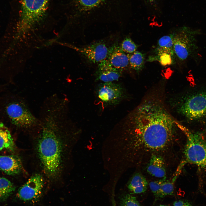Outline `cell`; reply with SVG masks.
I'll return each mask as SVG.
<instances>
[{
    "label": "cell",
    "mask_w": 206,
    "mask_h": 206,
    "mask_svg": "<svg viewBox=\"0 0 206 206\" xmlns=\"http://www.w3.org/2000/svg\"><path fill=\"white\" fill-rule=\"evenodd\" d=\"M163 101L156 96L146 98L126 118L129 146L132 156L140 160L147 153L167 149L179 128Z\"/></svg>",
    "instance_id": "1"
},
{
    "label": "cell",
    "mask_w": 206,
    "mask_h": 206,
    "mask_svg": "<svg viewBox=\"0 0 206 206\" xmlns=\"http://www.w3.org/2000/svg\"><path fill=\"white\" fill-rule=\"evenodd\" d=\"M68 111L64 105L55 102L44 103L40 110L37 149L44 171L50 179L57 177L62 168L63 146L61 137L72 124Z\"/></svg>",
    "instance_id": "2"
},
{
    "label": "cell",
    "mask_w": 206,
    "mask_h": 206,
    "mask_svg": "<svg viewBox=\"0 0 206 206\" xmlns=\"http://www.w3.org/2000/svg\"><path fill=\"white\" fill-rule=\"evenodd\" d=\"M179 112L189 123L206 125V84L195 86L184 95Z\"/></svg>",
    "instance_id": "3"
},
{
    "label": "cell",
    "mask_w": 206,
    "mask_h": 206,
    "mask_svg": "<svg viewBox=\"0 0 206 206\" xmlns=\"http://www.w3.org/2000/svg\"><path fill=\"white\" fill-rule=\"evenodd\" d=\"M177 125L187 138L185 159L179 167L186 163L194 164L206 171V140L201 132L194 131L178 122Z\"/></svg>",
    "instance_id": "4"
},
{
    "label": "cell",
    "mask_w": 206,
    "mask_h": 206,
    "mask_svg": "<svg viewBox=\"0 0 206 206\" xmlns=\"http://www.w3.org/2000/svg\"><path fill=\"white\" fill-rule=\"evenodd\" d=\"M5 112L11 123L17 127L38 131L40 125L39 119L23 99L17 98L8 102L5 106Z\"/></svg>",
    "instance_id": "5"
},
{
    "label": "cell",
    "mask_w": 206,
    "mask_h": 206,
    "mask_svg": "<svg viewBox=\"0 0 206 206\" xmlns=\"http://www.w3.org/2000/svg\"><path fill=\"white\" fill-rule=\"evenodd\" d=\"M199 30L187 27L179 28L174 32V50L175 56L184 62L190 58L198 60L199 47L197 36L200 34Z\"/></svg>",
    "instance_id": "6"
},
{
    "label": "cell",
    "mask_w": 206,
    "mask_h": 206,
    "mask_svg": "<svg viewBox=\"0 0 206 206\" xmlns=\"http://www.w3.org/2000/svg\"><path fill=\"white\" fill-rule=\"evenodd\" d=\"M50 0H21L18 24L24 30L37 24L45 15Z\"/></svg>",
    "instance_id": "7"
},
{
    "label": "cell",
    "mask_w": 206,
    "mask_h": 206,
    "mask_svg": "<svg viewBox=\"0 0 206 206\" xmlns=\"http://www.w3.org/2000/svg\"><path fill=\"white\" fill-rule=\"evenodd\" d=\"M95 93L98 100L106 106L117 105L126 96L122 86L114 82L100 83L96 88Z\"/></svg>",
    "instance_id": "8"
},
{
    "label": "cell",
    "mask_w": 206,
    "mask_h": 206,
    "mask_svg": "<svg viewBox=\"0 0 206 206\" xmlns=\"http://www.w3.org/2000/svg\"><path fill=\"white\" fill-rule=\"evenodd\" d=\"M44 186L43 177L39 174H36L19 188L17 196L23 201H36L41 196Z\"/></svg>",
    "instance_id": "9"
},
{
    "label": "cell",
    "mask_w": 206,
    "mask_h": 206,
    "mask_svg": "<svg viewBox=\"0 0 206 206\" xmlns=\"http://www.w3.org/2000/svg\"><path fill=\"white\" fill-rule=\"evenodd\" d=\"M74 48L90 62L94 64H99L107 59L109 50L106 45L101 42Z\"/></svg>",
    "instance_id": "10"
},
{
    "label": "cell",
    "mask_w": 206,
    "mask_h": 206,
    "mask_svg": "<svg viewBox=\"0 0 206 206\" xmlns=\"http://www.w3.org/2000/svg\"><path fill=\"white\" fill-rule=\"evenodd\" d=\"M121 71L114 68L108 60L106 59L99 64L95 73L96 80L102 82L117 81L121 76Z\"/></svg>",
    "instance_id": "11"
},
{
    "label": "cell",
    "mask_w": 206,
    "mask_h": 206,
    "mask_svg": "<svg viewBox=\"0 0 206 206\" xmlns=\"http://www.w3.org/2000/svg\"><path fill=\"white\" fill-rule=\"evenodd\" d=\"M114 68L121 71L129 64V58L120 46L114 45L109 48L107 59Z\"/></svg>",
    "instance_id": "12"
},
{
    "label": "cell",
    "mask_w": 206,
    "mask_h": 206,
    "mask_svg": "<svg viewBox=\"0 0 206 206\" xmlns=\"http://www.w3.org/2000/svg\"><path fill=\"white\" fill-rule=\"evenodd\" d=\"M22 168L21 163L18 157L14 155H0V171L8 175L19 173Z\"/></svg>",
    "instance_id": "13"
},
{
    "label": "cell",
    "mask_w": 206,
    "mask_h": 206,
    "mask_svg": "<svg viewBox=\"0 0 206 206\" xmlns=\"http://www.w3.org/2000/svg\"><path fill=\"white\" fill-rule=\"evenodd\" d=\"M147 171L153 176L162 179L166 178V170L163 158L157 154H152L147 167Z\"/></svg>",
    "instance_id": "14"
},
{
    "label": "cell",
    "mask_w": 206,
    "mask_h": 206,
    "mask_svg": "<svg viewBox=\"0 0 206 206\" xmlns=\"http://www.w3.org/2000/svg\"><path fill=\"white\" fill-rule=\"evenodd\" d=\"M148 185V182L144 177L139 173H136L129 181L127 187L132 194H140L146 191Z\"/></svg>",
    "instance_id": "15"
},
{
    "label": "cell",
    "mask_w": 206,
    "mask_h": 206,
    "mask_svg": "<svg viewBox=\"0 0 206 206\" xmlns=\"http://www.w3.org/2000/svg\"><path fill=\"white\" fill-rule=\"evenodd\" d=\"M15 146L13 139L7 128H0V151H14Z\"/></svg>",
    "instance_id": "16"
},
{
    "label": "cell",
    "mask_w": 206,
    "mask_h": 206,
    "mask_svg": "<svg viewBox=\"0 0 206 206\" xmlns=\"http://www.w3.org/2000/svg\"><path fill=\"white\" fill-rule=\"evenodd\" d=\"M128 56L131 68L137 72L141 71L144 65V54L139 52L136 51L132 53L128 54Z\"/></svg>",
    "instance_id": "17"
},
{
    "label": "cell",
    "mask_w": 206,
    "mask_h": 206,
    "mask_svg": "<svg viewBox=\"0 0 206 206\" xmlns=\"http://www.w3.org/2000/svg\"><path fill=\"white\" fill-rule=\"evenodd\" d=\"M15 187L10 181L7 179L0 177V201L7 199L15 190Z\"/></svg>",
    "instance_id": "18"
},
{
    "label": "cell",
    "mask_w": 206,
    "mask_h": 206,
    "mask_svg": "<svg viewBox=\"0 0 206 206\" xmlns=\"http://www.w3.org/2000/svg\"><path fill=\"white\" fill-rule=\"evenodd\" d=\"M157 50L158 60L162 65L165 66L173 64L175 56L174 53L158 48Z\"/></svg>",
    "instance_id": "19"
},
{
    "label": "cell",
    "mask_w": 206,
    "mask_h": 206,
    "mask_svg": "<svg viewBox=\"0 0 206 206\" xmlns=\"http://www.w3.org/2000/svg\"><path fill=\"white\" fill-rule=\"evenodd\" d=\"M174 33L163 36L158 41V48L175 54L174 50Z\"/></svg>",
    "instance_id": "20"
},
{
    "label": "cell",
    "mask_w": 206,
    "mask_h": 206,
    "mask_svg": "<svg viewBox=\"0 0 206 206\" xmlns=\"http://www.w3.org/2000/svg\"><path fill=\"white\" fill-rule=\"evenodd\" d=\"M120 206H140L136 197L130 194H125L119 197Z\"/></svg>",
    "instance_id": "21"
},
{
    "label": "cell",
    "mask_w": 206,
    "mask_h": 206,
    "mask_svg": "<svg viewBox=\"0 0 206 206\" xmlns=\"http://www.w3.org/2000/svg\"><path fill=\"white\" fill-rule=\"evenodd\" d=\"M120 47L124 53L130 54L136 51L138 46L130 37H126L122 42Z\"/></svg>",
    "instance_id": "22"
},
{
    "label": "cell",
    "mask_w": 206,
    "mask_h": 206,
    "mask_svg": "<svg viewBox=\"0 0 206 206\" xmlns=\"http://www.w3.org/2000/svg\"><path fill=\"white\" fill-rule=\"evenodd\" d=\"M174 192L173 181L172 182L165 179L161 185L159 198H163L168 195H173Z\"/></svg>",
    "instance_id": "23"
},
{
    "label": "cell",
    "mask_w": 206,
    "mask_h": 206,
    "mask_svg": "<svg viewBox=\"0 0 206 206\" xmlns=\"http://www.w3.org/2000/svg\"><path fill=\"white\" fill-rule=\"evenodd\" d=\"M105 0H78V2L81 9L87 11L96 7Z\"/></svg>",
    "instance_id": "24"
},
{
    "label": "cell",
    "mask_w": 206,
    "mask_h": 206,
    "mask_svg": "<svg viewBox=\"0 0 206 206\" xmlns=\"http://www.w3.org/2000/svg\"><path fill=\"white\" fill-rule=\"evenodd\" d=\"M166 178H163L159 180L150 182L149 184L150 189L155 196V200L159 199V195L161 185L165 179Z\"/></svg>",
    "instance_id": "25"
},
{
    "label": "cell",
    "mask_w": 206,
    "mask_h": 206,
    "mask_svg": "<svg viewBox=\"0 0 206 206\" xmlns=\"http://www.w3.org/2000/svg\"><path fill=\"white\" fill-rule=\"evenodd\" d=\"M173 206H192V204L186 200H179L175 201Z\"/></svg>",
    "instance_id": "26"
},
{
    "label": "cell",
    "mask_w": 206,
    "mask_h": 206,
    "mask_svg": "<svg viewBox=\"0 0 206 206\" xmlns=\"http://www.w3.org/2000/svg\"><path fill=\"white\" fill-rule=\"evenodd\" d=\"M0 128H6L2 123L0 122Z\"/></svg>",
    "instance_id": "27"
},
{
    "label": "cell",
    "mask_w": 206,
    "mask_h": 206,
    "mask_svg": "<svg viewBox=\"0 0 206 206\" xmlns=\"http://www.w3.org/2000/svg\"><path fill=\"white\" fill-rule=\"evenodd\" d=\"M144 1H145L147 2H148L150 3H152L153 2L154 0H144Z\"/></svg>",
    "instance_id": "28"
},
{
    "label": "cell",
    "mask_w": 206,
    "mask_h": 206,
    "mask_svg": "<svg viewBox=\"0 0 206 206\" xmlns=\"http://www.w3.org/2000/svg\"><path fill=\"white\" fill-rule=\"evenodd\" d=\"M159 206H169L167 205H160Z\"/></svg>",
    "instance_id": "29"
}]
</instances>
